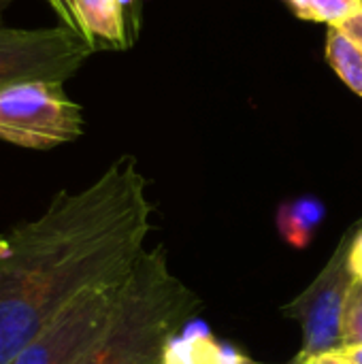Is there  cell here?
Wrapping results in <instances>:
<instances>
[{"mask_svg":"<svg viewBox=\"0 0 362 364\" xmlns=\"http://www.w3.org/2000/svg\"><path fill=\"white\" fill-rule=\"evenodd\" d=\"M326 218V207L318 196H297L284 200L275 211V226L280 237L294 250H307L322 222Z\"/></svg>","mask_w":362,"mask_h":364,"instance_id":"cell-9","label":"cell"},{"mask_svg":"<svg viewBox=\"0 0 362 364\" xmlns=\"http://www.w3.org/2000/svg\"><path fill=\"white\" fill-rule=\"evenodd\" d=\"M339 352L348 358L350 364H362V346H348V348H339Z\"/></svg>","mask_w":362,"mask_h":364,"instance_id":"cell-18","label":"cell"},{"mask_svg":"<svg viewBox=\"0 0 362 364\" xmlns=\"http://www.w3.org/2000/svg\"><path fill=\"white\" fill-rule=\"evenodd\" d=\"M13 2H15V0H0V13H2L9 4H13Z\"/></svg>","mask_w":362,"mask_h":364,"instance_id":"cell-19","label":"cell"},{"mask_svg":"<svg viewBox=\"0 0 362 364\" xmlns=\"http://www.w3.org/2000/svg\"><path fill=\"white\" fill-rule=\"evenodd\" d=\"M203 307L169 267L164 245L143 250L130 269L111 322L79 364H160L164 346Z\"/></svg>","mask_w":362,"mask_h":364,"instance_id":"cell-2","label":"cell"},{"mask_svg":"<svg viewBox=\"0 0 362 364\" xmlns=\"http://www.w3.org/2000/svg\"><path fill=\"white\" fill-rule=\"evenodd\" d=\"M119 9H122V17L126 23V32H128V41L130 45H134L139 32H141V13H143V0H117Z\"/></svg>","mask_w":362,"mask_h":364,"instance_id":"cell-13","label":"cell"},{"mask_svg":"<svg viewBox=\"0 0 362 364\" xmlns=\"http://www.w3.org/2000/svg\"><path fill=\"white\" fill-rule=\"evenodd\" d=\"M83 134V109L62 83L23 81L0 87V141L47 151Z\"/></svg>","mask_w":362,"mask_h":364,"instance_id":"cell-3","label":"cell"},{"mask_svg":"<svg viewBox=\"0 0 362 364\" xmlns=\"http://www.w3.org/2000/svg\"><path fill=\"white\" fill-rule=\"evenodd\" d=\"M128 275L81 292L9 364H79L102 335Z\"/></svg>","mask_w":362,"mask_h":364,"instance_id":"cell-5","label":"cell"},{"mask_svg":"<svg viewBox=\"0 0 362 364\" xmlns=\"http://www.w3.org/2000/svg\"><path fill=\"white\" fill-rule=\"evenodd\" d=\"M47 2H49V6L55 11L60 23H64V26H68V28H73L75 32L81 34L79 21H77V13H75V0H47ZM81 36H83V34H81Z\"/></svg>","mask_w":362,"mask_h":364,"instance_id":"cell-15","label":"cell"},{"mask_svg":"<svg viewBox=\"0 0 362 364\" xmlns=\"http://www.w3.org/2000/svg\"><path fill=\"white\" fill-rule=\"evenodd\" d=\"M75 13L81 34L94 51H126L132 47L117 0H75Z\"/></svg>","mask_w":362,"mask_h":364,"instance_id":"cell-7","label":"cell"},{"mask_svg":"<svg viewBox=\"0 0 362 364\" xmlns=\"http://www.w3.org/2000/svg\"><path fill=\"white\" fill-rule=\"evenodd\" d=\"M350 247H348V262L354 282H362V218L350 226Z\"/></svg>","mask_w":362,"mask_h":364,"instance_id":"cell-14","label":"cell"},{"mask_svg":"<svg viewBox=\"0 0 362 364\" xmlns=\"http://www.w3.org/2000/svg\"><path fill=\"white\" fill-rule=\"evenodd\" d=\"M335 28H339L346 36H350V38L362 49V9L358 13H354L350 19H346L344 23L335 26Z\"/></svg>","mask_w":362,"mask_h":364,"instance_id":"cell-16","label":"cell"},{"mask_svg":"<svg viewBox=\"0 0 362 364\" xmlns=\"http://www.w3.org/2000/svg\"><path fill=\"white\" fill-rule=\"evenodd\" d=\"M290 11L307 21L339 26L362 9V0H284Z\"/></svg>","mask_w":362,"mask_h":364,"instance_id":"cell-11","label":"cell"},{"mask_svg":"<svg viewBox=\"0 0 362 364\" xmlns=\"http://www.w3.org/2000/svg\"><path fill=\"white\" fill-rule=\"evenodd\" d=\"M362 346V282H354L341 314V348Z\"/></svg>","mask_w":362,"mask_h":364,"instance_id":"cell-12","label":"cell"},{"mask_svg":"<svg viewBox=\"0 0 362 364\" xmlns=\"http://www.w3.org/2000/svg\"><path fill=\"white\" fill-rule=\"evenodd\" d=\"M154 203L134 156L87 188L0 235V364H9L81 292L130 273L151 232Z\"/></svg>","mask_w":362,"mask_h":364,"instance_id":"cell-1","label":"cell"},{"mask_svg":"<svg viewBox=\"0 0 362 364\" xmlns=\"http://www.w3.org/2000/svg\"><path fill=\"white\" fill-rule=\"evenodd\" d=\"M326 60L337 77L362 96V49L339 28L331 26L326 32Z\"/></svg>","mask_w":362,"mask_h":364,"instance_id":"cell-10","label":"cell"},{"mask_svg":"<svg viewBox=\"0 0 362 364\" xmlns=\"http://www.w3.org/2000/svg\"><path fill=\"white\" fill-rule=\"evenodd\" d=\"M290 364H350L348 358L335 350V352H324V354H316V356H309V358H294Z\"/></svg>","mask_w":362,"mask_h":364,"instance_id":"cell-17","label":"cell"},{"mask_svg":"<svg viewBox=\"0 0 362 364\" xmlns=\"http://www.w3.org/2000/svg\"><path fill=\"white\" fill-rule=\"evenodd\" d=\"M241 364H262V363H256V360H252V358L247 356V358H245V360H243V363H241Z\"/></svg>","mask_w":362,"mask_h":364,"instance_id":"cell-20","label":"cell"},{"mask_svg":"<svg viewBox=\"0 0 362 364\" xmlns=\"http://www.w3.org/2000/svg\"><path fill=\"white\" fill-rule=\"evenodd\" d=\"M245 358L247 354L213 339L209 331H188L166 341L160 364H241Z\"/></svg>","mask_w":362,"mask_h":364,"instance_id":"cell-8","label":"cell"},{"mask_svg":"<svg viewBox=\"0 0 362 364\" xmlns=\"http://www.w3.org/2000/svg\"><path fill=\"white\" fill-rule=\"evenodd\" d=\"M348 247L350 232L341 237L318 277L294 301L282 307L284 316L297 320L303 331V346L297 358H309L341 348V314L354 284Z\"/></svg>","mask_w":362,"mask_h":364,"instance_id":"cell-6","label":"cell"},{"mask_svg":"<svg viewBox=\"0 0 362 364\" xmlns=\"http://www.w3.org/2000/svg\"><path fill=\"white\" fill-rule=\"evenodd\" d=\"M92 53V45L64 23L34 30L0 23V87L23 81L64 85Z\"/></svg>","mask_w":362,"mask_h":364,"instance_id":"cell-4","label":"cell"}]
</instances>
